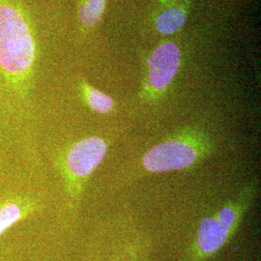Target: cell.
<instances>
[{
  "instance_id": "1",
  "label": "cell",
  "mask_w": 261,
  "mask_h": 261,
  "mask_svg": "<svg viewBox=\"0 0 261 261\" xmlns=\"http://www.w3.org/2000/svg\"><path fill=\"white\" fill-rule=\"evenodd\" d=\"M257 191V180L253 179L243 187L233 199L200 222L192 261H203L224 247L251 209Z\"/></svg>"
},
{
  "instance_id": "2",
  "label": "cell",
  "mask_w": 261,
  "mask_h": 261,
  "mask_svg": "<svg viewBox=\"0 0 261 261\" xmlns=\"http://www.w3.org/2000/svg\"><path fill=\"white\" fill-rule=\"evenodd\" d=\"M214 143L204 133L186 129L151 147L141 159L151 173H163L193 168L211 156Z\"/></svg>"
},
{
  "instance_id": "3",
  "label": "cell",
  "mask_w": 261,
  "mask_h": 261,
  "mask_svg": "<svg viewBox=\"0 0 261 261\" xmlns=\"http://www.w3.org/2000/svg\"><path fill=\"white\" fill-rule=\"evenodd\" d=\"M35 58L28 23L10 5L0 4V68L15 84H21Z\"/></svg>"
},
{
  "instance_id": "4",
  "label": "cell",
  "mask_w": 261,
  "mask_h": 261,
  "mask_svg": "<svg viewBox=\"0 0 261 261\" xmlns=\"http://www.w3.org/2000/svg\"><path fill=\"white\" fill-rule=\"evenodd\" d=\"M108 144L99 137H89L79 140L66 150L59 165L64 179L66 191L77 199L84 186L106 157Z\"/></svg>"
},
{
  "instance_id": "5",
  "label": "cell",
  "mask_w": 261,
  "mask_h": 261,
  "mask_svg": "<svg viewBox=\"0 0 261 261\" xmlns=\"http://www.w3.org/2000/svg\"><path fill=\"white\" fill-rule=\"evenodd\" d=\"M180 61V49L172 42L163 43L153 51L148 61L147 97L156 98L167 90L177 73Z\"/></svg>"
},
{
  "instance_id": "6",
  "label": "cell",
  "mask_w": 261,
  "mask_h": 261,
  "mask_svg": "<svg viewBox=\"0 0 261 261\" xmlns=\"http://www.w3.org/2000/svg\"><path fill=\"white\" fill-rule=\"evenodd\" d=\"M35 203L30 199H7L0 205V236L12 225L27 218L35 210Z\"/></svg>"
},
{
  "instance_id": "7",
  "label": "cell",
  "mask_w": 261,
  "mask_h": 261,
  "mask_svg": "<svg viewBox=\"0 0 261 261\" xmlns=\"http://www.w3.org/2000/svg\"><path fill=\"white\" fill-rule=\"evenodd\" d=\"M186 19V12L182 8H168L159 15L156 19V28L161 34L170 35L183 28Z\"/></svg>"
},
{
  "instance_id": "8",
  "label": "cell",
  "mask_w": 261,
  "mask_h": 261,
  "mask_svg": "<svg viewBox=\"0 0 261 261\" xmlns=\"http://www.w3.org/2000/svg\"><path fill=\"white\" fill-rule=\"evenodd\" d=\"M84 96L88 106L94 112L106 114L112 112L114 108V102L111 96L94 88L88 84H84Z\"/></svg>"
},
{
  "instance_id": "9",
  "label": "cell",
  "mask_w": 261,
  "mask_h": 261,
  "mask_svg": "<svg viewBox=\"0 0 261 261\" xmlns=\"http://www.w3.org/2000/svg\"><path fill=\"white\" fill-rule=\"evenodd\" d=\"M106 0H85L80 9V19L86 27H93L103 16Z\"/></svg>"
}]
</instances>
